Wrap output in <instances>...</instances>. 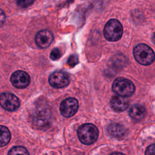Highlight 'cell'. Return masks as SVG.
Returning <instances> with one entry per match:
<instances>
[{
    "instance_id": "4",
    "label": "cell",
    "mask_w": 155,
    "mask_h": 155,
    "mask_svg": "<svg viewBox=\"0 0 155 155\" xmlns=\"http://www.w3.org/2000/svg\"><path fill=\"white\" fill-rule=\"evenodd\" d=\"M123 28L120 22L117 19H110L105 25L104 35L109 41H118L122 37Z\"/></svg>"
},
{
    "instance_id": "15",
    "label": "cell",
    "mask_w": 155,
    "mask_h": 155,
    "mask_svg": "<svg viewBox=\"0 0 155 155\" xmlns=\"http://www.w3.org/2000/svg\"><path fill=\"white\" fill-rule=\"evenodd\" d=\"M8 155H29V153L25 148L21 146H16L9 151Z\"/></svg>"
},
{
    "instance_id": "1",
    "label": "cell",
    "mask_w": 155,
    "mask_h": 155,
    "mask_svg": "<svg viewBox=\"0 0 155 155\" xmlns=\"http://www.w3.org/2000/svg\"><path fill=\"white\" fill-rule=\"evenodd\" d=\"M133 55L136 61L143 65L152 64L155 59L153 50L144 44H139L134 48Z\"/></svg>"
},
{
    "instance_id": "21",
    "label": "cell",
    "mask_w": 155,
    "mask_h": 155,
    "mask_svg": "<svg viewBox=\"0 0 155 155\" xmlns=\"http://www.w3.org/2000/svg\"><path fill=\"white\" fill-rule=\"evenodd\" d=\"M110 155H125V154H124L122 153H112Z\"/></svg>"
},
{
    "instance_id": "6",
    "label": "cell",
    "mask_w": 155,
    "mask_h": 155,
    "mask_svg": "<svg viewBox=\"0 0 155 155\" xmlns=\"http://www.w3.org/2000/svg\"><path fill=\"white\" fill-rule=\"evenodd\" d=\"M49 84L55 88H61L67 86L70 83V78L67 73L62 71L53 72L49 77Z\"/></svg>"
},
{
    "instance_id": "9",
    "label": "cell",
    "mask_w": 155,
    "mask_h": 155,
    "mask_svg": "<svg viewBox=\"0 0 155 155\" xmlns=\"http://www.w3.org/2000/svg\"><path fill=\"white\" fill-rule=\"evenodd\" d=\"M10 81L16 88H24L30 84V77L27 73L22 70H18L12 74Z\"/></svg>"
},
{
    "instance_id": "19",
    "label": "cell",
    "mask_w": 155,
    "mask_h": 155,
    "mask_svg": "<svg viewBox=\"0 0 155 155\" xmlns=\"http://www.w3.org/2000/svg\"><path fill=\"white\" fill-rule=\"evenodd\" d=\"M145 155H155V143L148 146L145 151Z\"/></svg>"
},
{
    "instance_id": "10",
    "label": "cell",
    "mask_w": 155,
    "mask_h": 155,
    "mask_svg": "<svg viewBox=\"0 0 155 155\" xmlns=\"http://www.w3.org/2000/svg\"><path fill=\"white\" fill-rule=\"evenodd\" d=\"M53 39L52 33L48 30L39 31L36 35L35 42L42 48H45L50 46Z\"/></svg>"
},
{
    "instance_id": "7",
    "label": "cell",
    "mask_w": 155,
    "mask_h": 155,
    "mask_svg": "<svg viewBox=\"0 0 155 155\" xmlns=\"http://www.w3.org/2000/svg\"><path fill=\"white\" fill-rule=\"evenodd\" d=\"M0 105L6 110L14 111L19 107L20 102L15 95L12 93H4L0 95Z\"/></svg>"
},
{
    "instance_id": "22",
    "label": "cell",
    "mask_w": 155,
    "mask_h": 155,
    "mask_svg": "<svg viewBox=\"0 0 155 155\" xmlns=\"http://www.w3.org/2000/svg\"><path fill=\"white\" fill-rule=\"evenodd\" d=\"M153 41L154 42V43L155 44V32L154 33V34H153Z\"/></svg>"
},
{
    "instance_id": "13",
    "label": "cell",
    "mask_w": 155,
    "mask_h": 155,
    "mask_svg": "<svg viewBox=\"0 0 155 155\" xmlns=\"http://www.w3.org/2000/svg\"><path fill=\"white\" fill-rule=\"evenodd\" d=\"M145 114V108L140 104H135L133 105L129 110V115L130 117L136 120H140L143 119Z\"/></svg>"
},
{
    "instance_id": "12",
    "label": "cell",
    "mask_w": 155,
    "mask_h": 155,
    "mask_svg": "<svg viewBox=\"0 0 155 155\" xmlns=\"http://www.w3.org/2000/svg\"><path fill=\"white\" fill-rule=\"evenodd\" d=\"M108 133L115 138H123L127 134V130L124 125L118 123H112L108 126Z\"/></svg>"
},
{
    "instance_id": "14",
    "label": "cell",
    "mask_w": 155,
    "mask_h": 155,
    "mask_svg": "<svg viewBox=\"0 0 155 155\" xmlns=\"http://www.w3.org/2000/svg\"><path fill=\"white\" fill-rule=\"evenodd\" d=\"M10 133L8 129L2 125H0V147L8 144L10 140Z\"/></svg>"
},
{
    "instance_id": "3",
    "label": "cell",
    "mask_w": 155,
    "mask_h": 155,
    "mask_svg": "<svg viewBox=\"0 0 155 155\" xmlns=\"http://www.w3.org/2000/svg\"><path fill=\"white\" fill-rule=\"evenodd\" d=\"M51 119L50 110L45 104L39 105L33 113V124L38 129L48 127Z\"/></svg>"
},
{
    "instance_id": "5",
    "label": "cell",
    "mask_w": 155,
    "mask_h": 155,
    "mask_svg": "<svg viewBox=\"0 0 155 155\" xmlns=\"http://www.w3.org/2000/svg\"><path fill=\"white\" fill-rule=\"evenodd\" d=\"M112 89L119 96L127 97L134 93L135 87L130 80L124 78H118L114 81Z\"/></svg>"
},
{
    "instance_id": "17",
    "label": "cell",
    "mask_w": 155,
    "mask_h": 155,
    "mask_svg": "<svg viewBox=\"0 0 155 155\" xmlns=\"http://www.w3.org/2000/svg\"><path fill=\"white\" fill-rule=\"evenodd\" d=\"M16 4L22 7H27L31 5L35 0H15Z\"/></svg>"
},
{
    "instance_id": "16",
    "label": "cell",
    "mask_w": 155,
    "mask_h": 155,
    "mask_svg": "<svg viewBox=\"0 0 155 155\" xmlns=\"http://www.w3.org/2000/svg\"><path fill=\"white\" fill-rule=\"evenodd\" d=\"M61 56V53L60 50L58 48H55L50 53V58L51 59H52L53 61H56V60H58V59H59Z\"/></svg>"
},
{
    "instance_id": "8",
    "label": "cell",
    "mask_w": 155,
    "mask_h": 155,
    "mask_svg": "<svg viewBox=\"0 0 155 155\" xmlns=\"http://www.w3.org/2000/svg\"><path fill=\"white\" fill-rule=\"evenodd\" d=\"M79 107L78 101L72 97L64 99L60 105V112L65 117L73 116L78 111Z\"/></svg>"
},
{
    "instance_id": "11",
    "label": "cell",
    "mask_w": 155,
    "mask_h": 155,
    "mask_svg": "<svg viewBox=\"0 0 155 155\" xmlns=\"http://www.w3.org/2000/svg\"><path fill=\"white\" fill-rule=\"evenodd\" d=\"M111 108L117 112L126 110L129 106V102L125 97L121 96H113L110 101Z\"/></svg>"
},
{
    "instance_id": "2",
    "label": "cell",
    "mask_w": 155,
    "mask_h": 155,
    "mask_svg": "<svg viewBox=\"0 0 155 155\" xmlns=\"http://www.w3.org/2000/svg\"><path fill=\"white\" fill-rule=\"evenodd\" d=\"M78 136L82 143L90 145L94 143L97 139L99 131L94 125L92 124H85L79 127Z\"/></svg>"
},
{
    "instance_id": "20",
    "label": "cell",
    "mask_w": 155,
    "mask_h": 155,
    "mask_svg": "<svg viewBox=\"0 0 155 155\" xmlns=\"http://www.w3.org/2000/svg\"><path fill=\"white\" fill-rule=\"evenodd\" d=\"M5 14L4 12L0 8V27L2 25V24H4L5 21Z\"/></svg>"
},
{
    "instance_id": "18",
    "label": "cell",
    "mask_w": 155,
    "mask_h": 155,
    "mask_svg": "<svg viewBox=\"0 0 155 155\" xmlns=\"http://www.w3.org/2000/svg\"><path fill=\"white\" fill-rule=\"evenodd\" d=\"M78 63V58L76 55H72L67 61V64L70 67H74Z\"/></svg>"
}]
</instances>
